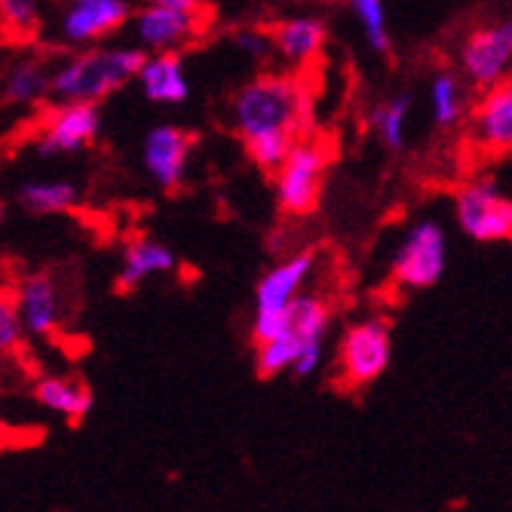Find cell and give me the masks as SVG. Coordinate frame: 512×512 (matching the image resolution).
<instances>
[{"mask_svg":"<svg viewBox=\"0 0 512 512\" xmlns=\"http://www.w3.org/2000/svg\"><path fill=\"white\" fill-rule=\"evenodd\" d=\"M230 120L249 160L273 175L313 123L310 96L298 77L264 71L243 83L230 102Z\"/></svg>","mask_w":512,"mask_h":512,"instance_id":"1","label":"cell"},{"mask_svg":"<svg viewBox=\"0 0 512 512\" xmlns=\"http://www.w3.org/2000/svg\"><path fill=\"white\" fill-rule=\"evenodd\" d=\"M145 46H96V50L71 56L53 71L50 96L56 102H105L138 77L145 65Z\"/></svg>","mask_w":512,"mask_h":512,"instance_id":"2","label":"cell"},{"mask_svg":"<svg viewBox=\"0 0 512 512\" xmlns=\"http://www.w3.org/2000/svg\"><path fill=\"white\" fill-rule=\"evenodd\" d=\"M313 252H295L273 264L255 286V310H252V338L267 341L286 325L295 298L304 292L307 279L313 273Z\"/></svg>","mask_w":512,"mask_h":512,"instance_id":"3","label":"cell"},{"mask_svg":"<svg viewBox=\"0 0 512 512\" xmlns=\"http://www.w3.org/2000/svg\"><path fill=\"white\" fill-rule=\"evenodd\" d=\"M332 151L316 138H301L273 172V194L286 215H310L319 206Z\"/></svg>","mask_w":512,"mask_h":512,"instance_id":"4","label":"cell"},{"mask_svg":"<svg viewBox=\"0 0 512 512\" xmlns=\"http://www.w3.org/2000/svg\"><path fill=\"white\" fill-rule=\"evenodd\" d=\"M448 267V234L439 221H417L393 255V283L408 292L433 289Z\"/></svg>","mask_w":512,"mask_h":512,"instance_id":"5","label":"cell"},{"mask_svg":"<svg viewBox=\"0 0 512 512\" xmlns=\"http://www.w3.org/2000/svg\"><path fill=\"white\" fill-rule=\"evenodd\" d=\"M454 218L460 230L476 243L512 240V197L491 178H473L454 194Z\"/></svg>","mask_w":512,"mask_h":512,"instance_id":"6","label":"cell"},{"mask_svg":"<svg viewBox=\"0 0 512 512\" xmlns=\"http://www.w3.org/2000/svg\"><path fill=\"white\" fill-rule=\"evenodd\" d=\"M393 359V335L384 319H365L344 332L338 347V381L347 390L378 381Z\"/></svg>","mask_w":512,"mask_h":512,"instance_id":"7","label":"cell"},{"mask_svg":"<svg viewBox=\"0 0 512 512\" xmlns=\"http://www.w3.org/2000/svg\"><path fill=\"white\" fill-rule=\"evenodd\" d=\"M212 25V13L206 10H178V7H160L148 4L135 13V37L151 53L166 50H184L197 43Z\"/></svg>","mask_w":512,"mask_h":512,"instance_id":"8","label":"cell"},{"mask_svg":"<svg viewBox=\"0 0 512 512\" xmlns=\"http://www.w3.org/2000/svg\"><path fill=\"white\" fill-rule=\"evenodd\" d=\"M460 71L476 89H488L512 74V19L482 25L463 40Z\"/></svg>","mask_w":512,"mask_h":512,"instance_id":"9","label":"cell"},{"mask_svg":"<svg viewBox=\"0 0 512 512\" xmlns=\"http://www.w3.org/2000/svg\"><path fill=\"white\" fill-rule=\"evenodd\" d=\"M197 145V135L172 126V123H160L145 135L142 145V163L151 175V181L160 191L175 194L184 188V178H188V160L191 151Z\"/></svg>","mask_w":512,"mask_h":512,"instance_id":"10","label":"cell"},{"mask_svg":"<svg viewBox=\"0 0 512 512\" xmlns=\"http://www.w3.org/2000/svg\"><path fill=\"white\" fill-rule=\"evenodd\" d=\"M102 117L96 102H59L40 126V154H77L99 138Z\"/></svg>","mask_w":512,"mask_h":512,"instance_id":"11","label":"cell"},{"mask_svg":"<svg viewBox=\"0 0 512 512\" xmlns=\"http://www.w3.org/2000/svg\"><path fill=\"white\" fill-rule=\"evenodd\" d=\"M329 322H332V310H329V304H325L319 295L301 292L295 298L292 313H289L286 325L279 332H286L295 341V347H298V359L292 365V371H295L298 378H310L313 371H319L325 335H329Z\"/></svg>","mask_w":512,"mask_h":512,"instance_id":"12","label":"cell"},{"mask_svg":"<svg viewBox=\"0 0 512 512\" xmlns=\"http://www.w3.org/2000/svg\"><path fill=\"white\" fill-rule=\"evenodd\" d=\"M470 138L485 157L512 154V74L482 89L470 123Z\"/></svg>","mask_w":512,"mask_h":512,"instance_id":"13","label":"cell"},{"mask_svg":"<svg viewBox=\"0 0 512 512\" xmlns=\"http://www.w3.org/2000/svg\"><path fill=\"white\" fill-rule=\"evenodd\" d=\"M132 10L129 0H71L62 13V37L68 43H99L126 28Z\"/></svg>","mask_w":512,"mask_h":512,"instance_id":"14","label":"cell"},{"mask_svg":"<svg viewBox=\"0 0 512 512\" xmlns=\"http://www.w3.org/2000/svg\"><path fill=\"white\" fill-rule=\"evenodd\" d=\"M19 313L25 332L34 338H46L59 329L62 319V298L56 289V279L50 273H28L16 289Z\"/></svg>","mask_w":512,"mask_h":512,"instance_id":"15","label":"cell"},{"mask_svg":"<svg viewBox=\"0 0 512 512\" xmlns=\"http://www.w3.org/2000/svg\"><path fill=\"white\" fill-rule=\"evenodd\" d=\"M273 46H276V56L283 59L292 68H304L313 65L322 50H325V40H329V28L319 16H292L273 25Z\"/></svg>","mask_w":512,"mask_h":512,"instance_id":"16","label":"cell"},{"mask_svg":"<svg viewBox=\"0 0 512 512\" xmlns=\"http://www.w3.org/2000/svg\"><path fill=\"white\" fill-rule=\"evenodd\" d=\"M135 80L142 86L145 99L154 105H181L191 96V80H188V71H184V59L178 50L148 56Z\"/></svg>","mask_w":512,"mask_h":512,"instance_id":"17","label":"cell"},{"mask_svg":"<svg viewBox=\"0 0 512 512\" xmlns=\"http://www.w3.org/2000/svg\"><path fill=\"white\" fill-rule=\"evenodd\" d=\"M175 264L178 261H175V255H172L169 246H163L154 237H135L126 246V252H123V267H120V273L114 279V289L120 295H129L138 286H145V279L172 273Z\"/></svg>","mask_w":512,"mask_h":512,"instance_id":"18","label":"cell"},{"mask_svg":"<svg viewBox=\"0 0 512 512\" xmlns=\"http://www.w3.org/2000/svg\"><path fill=\"white\" fill-rule=\"evenodd\" d=\"M34 399L68 424H80L92 408V393L83 381L68 375H43L34 384Z\"/></svg>","mask_w":512,"mask_h":512,"instance_id":"19","label":"cell"},{"mask_svg":"<svg viewBox=\"0 0 512 512\" xmlns=\"http://www.w3.org/2000/svg\"><path fill=\"white\" fill-rule=\"evenodd\" d=\"M430 114L439 129H451L467 114V86L454 71H439L430 80Z\"/></svg>","mask_w":512,"mask_h":512,"instance_id":"20","label":"cell"},{"mask_svg":"<svg viewBox=\"0 0 512 512\" xmlns=\"http://www.w3.org/2000/svg\"><path fill=\"white\" fill-rule=\"evenodd\" d=\"M408 117H411V96L408 92H399V96H393V99H387L378 108L368 111V129L378 135V142L387 151H402Z\"/></svg>","mask_w":512,"mask_h":512,"instance_id":"21","label":"cell"},{"mask_svg":"<svg viewBox=\"0 0 512 512\" xmlns=\"http://www.w3.org/2000/svg\"><path fill=\"white\" fill-rule=\"evenodd\" d=\"M19 200L28 212L37 215H56V212H68L77 206L80 191L71 181H28L19 191Z\"/></svg>","mask_w":512,"mask_h":512,"instance_id":"22","label":"cell"},{"mask_svg":"<svg viewBox=\"0 0 512 512\" xmlns=\"http://www.w3.org/2000/svg\"><path fill=\"white\" fill-rule=\"evenodd\" d=\"M50 83H53V71L43 62H22L10 71L7 83H4V99L10 105H34L43 96H50Z\"/></svg>","mask_w":512,"mask_h":512,"instance_id":"23","label":"cell"},{"mask_svg":"<svg viewBox=\"0 0 512 512\" xmlns=\"http://www.w3.org/2000/svg\"><path fill=\"white\" fill-rule=\"evenodd\" d=\"M350 10L365 34V43L375 50L378 56L393 53V34L387 28V7L384 0H350Z\"/></svg>","mask_w":512,"mask_h":512,"instance_id":"24","label":"cell"},{"mask_svg":"<svg viewBox=\"0 0 512 512\" xmlns=\"http://www.w3.org/2000/svg\"><path fill=\"white\" fill-rule=\"evenodd\" d=\"M0 25L13 43H31L40 34V0H0Z\"/></svg>","mask_w":512,"mask_h":512,"instance_id":"25","label":"cell"},{"mask_svg":"<svg viewBox=\"0 0 512 512\" xmlns=\"http://www.w3.org/2000/svg\"><path fill=\"white\" fill-rule=\"evenodd\" d=\"M25 335L28 332H25V325H22L16 292L0 289V368H4V362L22 347Z\"/></svg>","mask_w":512,"mask_h":512,"instance_id":"26","label":"cell"},{"mask_svg":"<svg viewBox=\"0 0 512 512\" xmlns=\"http://www.w3.org/2000/svg\"><path fill=\"white\" fill-rule=\"evenodd\" d=\"M234 46L240 53H246L255 62H267L270 56H276V46H273V34L261 31V28H240L234 31Z\"/></svg>","mask_w":512,"mask_h":512,"instance_id":"27","label":"cell"},{"mask_svg":"<svg viewBox=\"0 0 512 512\" xmlns=\"http://www.w3.org/2000/svg\"><path fill=\"white\" fill-rule=\"evenodd\" d=\"M160 7H178V10H206V0H148Z\"/></svg>","mask_w":512,"mask_h":512,"instance_id":"28","label":"cell"},{"mask_svg":"<svg viewBox=\"0 0 512 512\" xmlns=\"http://www.w3.org/2000/svg\"><path fill=\"white\" fill-rule=\"evenodd\" d=\"M4 439H7V427H4V421H0V445H4Z\"/></svg>","mask_w":512,"mask_h":512,"instance_id":"29","label":"cell"},{"mask_svg":"<svg viewBox=\"0 0 512 512\" xmlns=\"http://www.w3.org/2000/svg\"><path fill=\"white\" fill-rule=\"evenodd\" d=\"M7 40V31H4V25H0V43H4Z\"/></svg>","mask_w":512,"mask_h":512,"instance_id":"30","label":"cell"},{"mask_svg":"<svg viewBox=\"0 0 512 512\" xmlns=\"http://www.w3.org/2000/svg\"><path fill=\"white\" fill-rule=\"evenodd\" d=\"M0 221H4V203H0Z\"/></svg>","mask_w":512,"mask_h":512,"instance_id":"31","label":"cell"}]
</instances>
